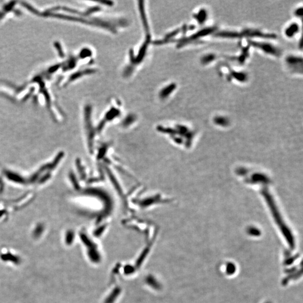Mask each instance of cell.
<instances>
[{"label":"cell","mask_w":303,"mask_h":303,"mask_svg":"<svg viewBox=\"0 0 303 303\" xmlns=\"http://www.w3.org/2000/svg\"><path fill=\"white\" fill-rule=\"evenodd\" d=\"M298 26L296 25H292L286 30V34L289 36H291L298 30Z\"/></svg>","instance_id":"obj_2"},{"label":"cell","mask_w":303,"mask_h":303,"mask_svg":"<svg viewBox=\"0 0 303 303\" xmlns=\"http://www.w3.org/2000/svg\"><path fill=\"white\" fill-rule=\"evenodd\" d=\"M256 44H257L258 47L262 49V50L265 51L267 53H272V55H277L278 53L277 49L273 47L272 46H271L269 45H268V44L267 45L265 43H257Z\"/></svg>","instance_id":"obj_1"}]
</instances>
